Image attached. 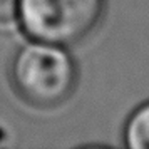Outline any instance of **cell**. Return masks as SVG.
<instances>
[{
    "label": "cell",
    "mask_w": 149,
    "mask_h": 149,
    "mask_svg": "<svg viewBox=\"0 0 149 149\" xmlns=\"http://www.w3.org/2000/svg\"><path fill=\"white\" fill-rule=\"evenodd\" d=\"M8 79L20 101L49 111L72 97L79 82V67L67 47L30 40L12 55Z\"/></svg>",
    "instance_id": "6da1fadb"
},
{
    "label": "cell",
    "mask_w": 149,
    "mask_h": 149,
    "mask_svg": "<svg viewBox=\"0 0 149 149\" xmlns=\"http://www.w3.org/2000/svg\"><path fill=\"white\" fill-rule=\"evenodd\" d=\"M106 14V0H20L19 24L30 40L62 47L94 34Z\"/></svg>",
    "instance_id": "7a4b0ae2"
},
{
    "label": "cell",
    "mask_w": 149,
    "mask_h": 149,
    "mask_svg": "<svg viewBox=\"0 0 149 149\" xmlns=\"http://www.w3.org/2000/svg\"><path fill=\"white\" fill-rule=\"evenodd\" d=\"M20 0H0V29H8L19 24Z\"/></svg>",
    "instance_id": "277c9868"
},
{
    "label": "cell",
    "mask_w": 149,
    "mask_h": 149,
    "mask_svg": "<svg viewBox=\"0 0 149 149\" xmlns=\"http://www.w3.org/2000/svg\"><path fill=\"white\" fill-rule=\"evenodd\" d=\"M122 139L129 149H149V101L129 114L122 129Z\"/></svg>",
    "instance_id": "3957f363"
}]
</instances>
